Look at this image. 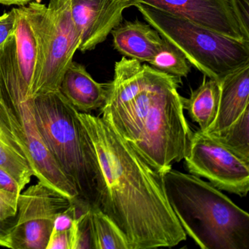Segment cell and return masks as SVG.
<instances>
[{
  "label": "cell",
  "mask_w": 249,
  "mask_h": 249,
  "mask_svg": "<svg viewBox=\"0 0 249 249\" xmlns=\"http://www.w3.org/2000/svg\"><path fill=\"white\" fill-rule=\"evenodd\" d=\"M97 154L105 193L100 209L119 229L128 249L172 248L186 234L172 210L161 173L100 116L78 112Z\"/></svg>",
  "instance_id": "cell-1"
},
{
  "label": "cell",
  "mask_w": 249,
  "mask_h": 249,
  "mask_svg": "<svg viewBox=\"0 0 249 249\" xmlns=\"http://www.w3.org/2000/svg\"><path fill=\"white\" fill-rule=\"evenodd\" d=\"M179 78L124 56L106 84L103 119L159 173L184 159L192 132Z\"/></svg>",
  "instance_id": "cell-2"
},
{
  "label": "cell",
  "mask_w": 249,
  "mask_h": 249,
  "mask_svg": "<svg viewBox=\"0 0 249 249\" xmlns=\"http://www.w3.org/2000/svg\"><path fill=\"white\" fill-rule=\"evenodd\" d=\"M169 204L186 235L202 249H249V215L197 176L161 174Z\"/></svg>",
  "instance_id": "cell-3"
},
{
  "label": "cell",
  "mask_w": 249,
  "mask_h": 249,
  "mask_svg": "<svg viewBox=\"0 0 249 249\" xmlns=\"http://www.w3.org/2000/svg\"><path fill=\"white\" fill-rule=\"evenodd\" d=\"M35 116L45 145L78 192V199L100 208L105 193L94 145L76 109L59 90L33 97Z\"/></svg>",
  "instance_id": "cell-4"
},
{
  "label": "cell",
  "mask_w": 249,
  "mask_h": 249,
  "mask_svg": "<svg viewBox=\"0 0 249 249\" xmlns=\"http://www.w3.org/2000/svg\"><path fill=\"white\" fill-rule=\"evenodd\" d=\"M161 37L174 45L190 65L220 81L249 63V42L226 37L186 18L142 4L135 6Z\"/></svg>",
  "instance_id": "cell-5"
},
{
  "label": "cell",
  "mask_w": 249,
  "mask_h": 249,
  "mask_svg": "<svg viewBox=\"0 0 249 249\" xmlns=\"http://www.w3.org/2000/svg\"><path fill=\"white\" fill-rule=\"evenodd\" d=\"M0 101L27 148L35 176L70 199H78L76 189L53 160L39 132L33 99L29 97L18 71L15 36L0 49Z\"/></svg>",
  "instance_id": "cell-6"
},
{
  "label": "cell",
  "mask_w": 249,
  "mask_h": 249,
  "mask_svg": "<svg viewBox=\"0 0 249 249\" xmlns=\"http://www.w3.org/2000/svg\"><path fill=\"white\" fill-rule=\"evenodd\" d=\"M37 40L38 62L32 98L58 91L65 71L79 49L81 35L71 14V0H50L46 6L30 2L22 6Z\"/></svg>",
  "instance_id": "cell-7"
},
{
  "label": "cell",
  "mask_w": 249,
  "mask_h": 249,
  "mask_svg": "<svg viewBox=\"0 0 249 249\" xmlns=\"http://www.w3.org/2000/svg\"><path fill=\"white\" fill-rule=\"evenodd\" d=\"M191 174L208 179L219 190L246 196L249 191V160L236 154L206 132H192L184 157Z\"/></svg>",
  "instance_id": "cell-8"
},
{
  "label": "cell",
  "mask_w": 249,
  "mask_h": 249,
  "mask_svg": "<svg viewBox=\"0 0 249 249\" xmlns=\"http://www.w3.org/2000/svg\"><path fill=\"white\" fill-rule=\"evenodd\" d=\"M72 202L39 180L21 192L18 198L17 222L10 235V249H46L55 218Z\"/></svg>",
  "instance_id": "cell-9"
},
{
  "label": "cell",
  "mask_w": 249,
  "mask_h": 249,
  "mask_svg": "<svg viewBox=\"0 0 249 249\" xmlns=\"http://www.w3.org/2000/svg\"><path fill=\"white\" fill-rule=\"evenodd\" d=\"M186 18L226 37L249 42L234 14L230 0H132Z\"/></svg>",
  "instance_id": "cell-10"
},
{
  "label": "cell",
  "mask_w": 249,
  "mask_h": 249,
  "mask_svg": "<svg viewBox=\"0 0 249 249\" xmlns=\"http://www.w3.org/2000/svg\"><path fill=\"white\" fill-rule=\"evenodd\" d=\"M132 0H71V14L81 35L78 50L91 51L122 24L123 12L135 6Z\"/></svg>",
  "instance_id": "cell-11"
},
{
  "label": "cell",
  "mask_w": 249,
  "mask_h": 249,
  "mask_svg": "<svg viewBox=\"0 0 249 249\" xmlns=\"http://www.w3.org/2000/svg\"><path fill=\"white\" fill-rule=\"evenodd\" d=\"M220 83L216 119L206 133H218L231 124L249 107V63L226 75Z\"/></svg>",
  "instance_id": "cell-12"
},
{
  "label": "cell",
  "mask_w": 249,
  "mask_h": 249,
  "mask_svg": "<svg viewBox=\"0 0 249 249\" xmlns=\"http://www.w3.org/2000/svg\"><path fill=\"white\" fill-rule=\"evenodd\" d=\"M111 34L118 52L142 63H149L164 44V39L155 29L138 20L119 24Z\"/></svg>",
  "instance_id": "cell-13"
},
{
  "label": "cell",
  "mask_w": 249,
  "mask_h": 249,
  "mask_svg": "<svg viewBox=\"0 0 249 249\" xmlns=\"http://www.w3.org/2000/svg\"><path fill=\"white\" fill-rule=\"evenodd\" d=\"M0 167L5 169L23 189L35 176L27 148L0 101Z\"/></svg>",
  "instance_id": "cell-14"
},
{
  "label": "cell",
  "mask_w": 249,
  "mask_h": 249,
  "mask_svg": "<svg viewBox=\"0 0 249 249\" xmlns=\"http://www.w3.org/2000/svg\"><path fill=\"white\" fill-rule=\"evenodd\" d=\"M59 90L80 113L100 109L106 100V84L94 81L84 65L73 61L65 71Z\"/></svg>",
  "instance_id": "cell-15"
},
{
  "label": "cell",
  "mask_w": 249,
  "mask_h": 249,
  "mask_svg": "<svg viewBox=\"0 0 249 249\" xmlns=\"http://www.w3.org/2000/svg\"><path fill=\"white\" fill-rule=\"evenodd\" d=\"M17 29L15 32L16 56L20 75L32 98L31 89L37 71L38 48L31 24L22 7L17 8Z\"/></svg>",
  "instance_id": "cell-16"
},
{
  "label": "cell",
  "mask_w": 249,
  "mask_h": 249,
  "mask_svg": "<svg viewBox=\"0 0 249 249\" xmlns=\"http://www.w3.org/2000/svg\"><path fill=\"white\" fill-rule=\"evenodd\" d=\"M220 100V83L216 80L204 78L202 84L192 91L189 98L182 97L183 109L187 110L192 121L206 132L218 114Z\"/></svg>",
  "instance_id": "cell-17"
},
{
  "label": "cell",
  "mask_w": 249,
  "mask_h": 249,
  "mask_svg": "<svg viewBox=\"0 0 249 249\" xmlns=\"http://www.w3.org/2000/svg\"><path fill=\"white\" fill-rule=\"evenodd\" d=\"M94 249H128L119 229L100 208L90 209Z\"/></svg>",
  "instance_id": "cell-18"
},
{
  "label": "cell",
  "mask_w": 249,
  "mask_h": 249,
  "mask_svg": "<svg viewBox=\"0 0 249 249\" xmlns=\"http://www.w3.org/2000/svg\"><path fill=\"white\" fill-rule=\"evenodd\" d=\"M210 135L236 154L249 160V107L228 127Z\"/></svg>",
  "instance_id": "cell-19"
},
{
  "label": "cell",
  "mask_w": 249,
  "mask_h": 249,
  "mask_svg": "<svg viewBox=\"0 0 249 249\" xmlns=\"http://www.w3.org/2000/svg\"><path fill=\"white\" fill-rule=\"evenodd\" d=\"M149 64L152 68L178 78L187 76L191 71L190 64L183 53L165 39L161 50Z\"/></svg>",
  "instance_id": "cell-20"
},
{
  "label": "cell",
  "mask_w": 249,
  "mask_h": 249,
  "mask_svg": "<svg viewBox=\"0 0 249 249\" xmlns=\"http://www.w3.org/2000/svg\"><path fill=\"white\" fill-rule=\"evenodd\" d=\"M19 195L0 190V246L10 249V235L17 222Z\"/></svg>",
  "instance_id": "cell-21"
},
{
  "label": "cell",
  "mask_w": 249,
  "mask_h": 249,
  "mask_svg": "<svg viewBox=\"0 0 249 249\" xmlns=\"http://www.w3.org/2000/svg\"><path fill=\"white\" fill-rule=\"evenodd\" d=\"M90 209L81 213L74 219L71 230V249H94Z\"/></svg>",
  "instance_id": "cell-22"
},
{
  "label": "cell",
  "mask_w": 249,
  "mask_h": 249,
  "mask_svg": "<svg viewBox=\"0 0 249 249\" xmlns=\"http://www.w3.org/2000/svg\"><path fill=\"white\" fill-rule=\"evenodd\" d=\"M17 20V8H13L0 17V49L15 36Z\"/></svg>",
  "instance_id": "cell-23"
},
{
  "label": "cell",
  "mask_w": 249,
  "mask_h": 249,
  "mask_svg": "<svg viewBox=\"0 0 249 249\" xmlns=\"http://www.w3.org/2000/svg\"><path fill=\"white\" fill-rule=\"evenodd\" d=\"M230 2L242 29L249 36V0H230Z\"/></svg>",
  "instance_id": "cell-24"
},
{
  "label": "cell",
  "mask_w": 249,
  "mask_h": 249,
  "mask_svg": "<svg viewBox=\"0 0 249 249\" xmlns=\"http://www.w3.org/2000/svg\"><path fill=\"white\" fill-rule=\"evenodd\" d=\"M46 249H71V230L70 231L52 230Z\"/></svg>",
  "instance_id": "cell-25"
},
{
  "label": "cell",
  "mask_w": 249,
  "mask_h": 249,
  "mask_svg": "<svg viewBox=\"0 0 249 249\" xmlns=\"http://www.w3.org/2000/svg\"><path fill=\"white\" fill-rule=\"evenodd\" d=\"M0 190L19 195L24 189L5 169L0 167Z\"/></svg>",
  "instance_id": "cell-26"
},
{
  "label": "cell",
  "mask_w": 249,
  "mask_h": 249,
  "mask_svg": "<svg viewBox=\"0 0 249 249\" xmlns=\"http://www.w3.org/2000/svg\"><path fill=\"white\" fill-rule=\"evenodd\" d=\"M41 0H0L1 5H18V6H24L30 2H40Z\"/></svg>",
  "instance_id": "cell-27"
}]
</instances>
